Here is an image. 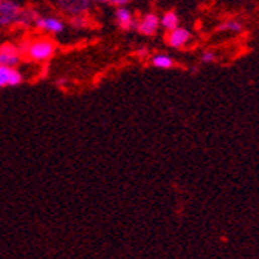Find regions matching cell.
Segmentation results:
<instances>
[{"label": "cell", "mask_w": 259, "mask_h": 259, "mask_svg": "<svg viewBox=\"0 0 259 259\" xmlns=\"http://www.w3.org/2000/svg\"><path fill=\"white\" fill-rule=\"evenodd\" d=\"M160 28V17L155 13H147L141 17L137 30L144 36H154Z\"/></svg>", "instance_id": "52a82bcc"}, {"label": "cell", "mask_w": 259, "mask_h": 259, "mask_svg": "<svg viewBox=\"0 0 259 259\" xmlns=\"http://www.w3.org/2000/svg\"><path fill=\"white\" fill-rule=\"evenodd\" d=\"M56 5L70 16L85 14L90 8L89 0H56Z\"/></svg>", "instance_id": "277c9868"}, {"label": "cell", "mask_w": 259, "mask_h": 259, "mask_svg": "<svg viewBox=\"0 0 259 259\" xmlns=\"http://www.w3.org/2000/svg\"><path fill=\"white\" fill-rule=\"evenodd\" d=\"M220 30H230V31H239L240 30V24L236 21H230L224 25H220Z\"/></svg>", "instance_id": "4fadbf2b"}, {"label": "cell", "mask_w": 259, "mask_h": 259, "mask_svg": "<svg viewBox=\"0 0 259 259\" xmlns=\"http://www.w3.org/2000/svg\"><path fill=\"white\" fill-rule=\"evenodd\" d=\"M56 84H58L59 87H62V85H65V84H67V81H65V79H59V81H58Z\"/></svg>", "instance_id": "e0dca14e"}, {"label": "cell", "mask_w": 259, "mask_h": 259, "mask_svg": "<svg viewBox=\"0 0 259 259\" xmlns=\"http://www.w3.org/2000/svg\"><path fill=\"white\" fill-rule=\"evenodd\" d=\"M200 59H202L203 64H210V62H214L216 61V54L213 51H205V53L202 54Z\"/></svg>", "instance_id": "5bb4252c"}, {"label": "cell", "mask_w": 259, "mask_h": 259, "mask_svg": "<svg viewBox=\"0 0 259 259\" xmlns=\"http://www.w3.org/2000/svg\"><path fill=\"white\" fill-rule=\"evenodd\" d=\"M179 25H180V22H179V16L176 11H166L160 19V27H163L166 31L174 30Z\"/></svg>", "instance_id": "30bf717a"}, {"label": "cell", "mask_w": 259, "mask_h": 259, "mask_svg": "<svg viewBox=\"0 0 259 259\" xmlns=\"http://www.w3.org/2000/svg\"><path fill=\"white\" fill-rule=\"evenodd\" d=\"M34 25L38 30L51 33V34H59L64 31V22L58 17H41L38 16V19L34 21Z\"/></svg>", "instance_id": "8992f818"}, {"label": "cell", "mask_w": 259, "mask_h": 259, "mask_svg": "<svg viewBox=\"0 0 259 259\" xmlns=\"http://www.w3.org/2000/svg\"><path fill=\"white\" fill-rule=\"evenodd\" d=\"M24 81V75L16 67L0 65V89L7 85H19Z\"/></svg>", "instance_id": "5b68a950"}, {"label": "cell", "mask_w": 259, "mask_h": 259, "mask_svg": "<svg viewBox=\"0 0 259 259\" xmlns=\"http://www.w3.org/2000/svg\"><path fill=\"white\" fill-rule=\"evenodd\" d=\"M21 62L19 51H0V65L7 67H17Z\"/></svg>", "instance_id": "9c48e42d"}, {"label": "cell", "mask_w": 259, "mask_h": 259, "mask_svg": "<svg viewBox=\"0 0 259 259\" xmlns=\"http://www.w3.org/2000/svg\"><path fill=\"white\" fill-rule=\"evenodd\" d=\"M129 2H131V0H107V4H112V5H117V7H124Z\"/></svg>", "instance_id": "9a60e30c"}, {"label": "cell", "mask_w": 259, "mask_h": 259, "mask_svg": "<svg viewBox=\"0 0 259 259\" xmlns=\"http://www.w3.org/2000/svg\"><path fill=\"white\" fill-rule=\"evenodd\" d=\"M22 7L13 0H0V27H10L13 24H19Z\"/></svg>", "instance_id": "7a4b0ae2"}, {"label": "cell", "mask_w": 259, "mask_h": 259, "mask_svg": "<svg viewBox=\"0 0 259 259\" xmlns=\"http://www.w3.org/2000/svg\"><path fill=\"white\" fill-rule=\"evenodd\" d=\"M115 17H117L118 27H120L121 30H126V31H127V30H137L138 21L134 19V14L126 8V5L117 8Z\"/></svg>", "instance_id": "ba28073f"}, {"label": "cell", "mask_w": 259, "mask_h": 259, "mask_svg": "<svg viewBox=\"0 0 259 259\" xmlns=\"http://www.w3.org/2000/svg\"><path fill=\"white\" fill-rule=\"evenodd\" d=\"M56 48H58L56 42L51 41L50 38H39L36 41L22 42L19 47V51H21V54H27L31 61L45 62L54 56Z\"/></svg>", "instance_id": "6da1fadb"}, {"label": "cell", "mask_w": 259, "mask_h": 259, "mask_svg": "<svg viewBox=\"0 0 259 259\" xmlns=\"http://www.w3.org/2000/svg\"><path fill=\"white\" fill-rule=\"evenodd\" d=\"M71 27L76 28V30H82L89 27V19L85 17V14H76V16H71V21H70Z\"/></svg>", "instance_id": "7c38bea8"}, {"label": "cell", "mask_w": 259, "mask_h": 259, "mask_svg": "<svg viewBox=\"0 0 259 259\" xmlns=\"http://www.w3.org/2000/svg\"><path fill=\"white\" fill-rule=\"evenodd\" d=\"M191 41V33L187 28H182L180 25L174 30H169L166 34V42L172 48H183Z\"/></svg>", "instance_id": "3957f363"}, {"label": "cell", "mask_w": 259, "mask_h": 259, "mask_svg": "<svg viewBox=\"0 0 259 259\" xmlns=\"http://www.w3.org/2000/svg\"><path fill=\"white\" fill-rule=\"evenodd\" d=\"M90 4H97V5H101V4H106L107 0H89Z\"/></svg>", "instance_id": "2e32d148"}, {"label": "cell", "mask_w": 259, "mask_h": 259, "mask_svg": "<svg viewBox=\"0 0 259 259\" xmlns=\"http://www.w3.org/2000/svg\"><path fill=\"white\" fill-rule=\"evenodd\" d=\"M151 65L155 67V68H172L174 67V59L171 56H168V54H155V56H152L151 59Z\"/></svg>", "instance_id": "8fae6325"}]
</instances>
